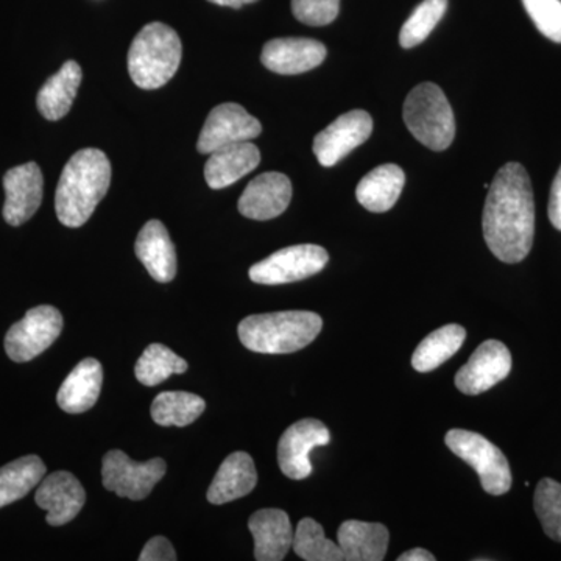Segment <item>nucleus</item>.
<instances>
[{"mask_svg": "<svg viewBox=\"0 0 561 561\" xmlns=\"http://www.w3.org/2000/svg\"><path fill=\"white\" fill-rule=\"evenodd\" d=\"M257 483L256 467L247 453H232L220 465L208 490V501L214 505L241 500L250 494Z\"/></svg>", "mask_w": 561, "mask_h": 561, "instance_id": "21", "label": "nucleus"}, {"mask_svg": "<svg viewBox=\"0 0 561 561\" xmlns=\"http://www.w3.org/2000/svg\"><path fill=\"white\" fill-rule=\"evenodd\" d=\"M81 83L79 62L66 61L55 76L44 83L36 98L39 113L47 121H60L72 108Z\"/></svg>", "mask_w": 561, "mask_h": 561, "instance_id": "25", "label": "nucleus"}, {"mask_svg": "<svg viewBox=\"0 0 561 561\" xmlns=\"http://www.w3.org/2000/svg\"><path fill=\"white\" fill-rule=\"evenodd\" d=\"M136 256L158 283H171L176 276V253L168 228L160 220L144 225L135 243Z\"/></svg>", "mask_w": 561, "mask_h": 561, "instance_id": "19", "label": "nucleus"}, {"mask_svg": "<svg viewBox=\"0 0 561 561\" xmlns=\"http://www.w3.org/2000/svg\"><path fill=\"white\" fill-rule=\"evenodd\" d=\"M291 11L302 24L323 27L339 16L341 0H291Z\"/></svg>", "mask_w": 561, "mask_h": 561, "instance_id": "34", "label": "nucleus"}, {"mask_svg": "<svg viewBox=\"0 0 561 561\" xmlns=\"http://www.w3.org/2000/svg\"><path fill=\"white\" fill-rule=\"evenodd\" d=\"M206 402L187 391H162L154 398L150 413L160 426L186 427L205 412Z\"/></svg>", "mask_w": 561, "mask_h": 561, "instance_id": "28", "label": "nucleus"}, {"mask_svg": "<svg viewBox=\"0 0 561 561\" xmlns=\"http://www.w3.org/2000/svg\"><path fill=\"white\" fill-rule=\"evenodd\" d=\"M103 370L101 362L81 360L58 390L57 401L62 411L83 413L94 408L101 397Z\"/></svg>", "mask_w": 561, "mask_h": 561, "instance_id": "23", "label": "nucleus"}, {"mask_svg": "<svg viewBox=\"0 0 561 561\" xmlns=\"http://www.w3.org/2000/svg\"><path fill=\"white\" fill-rule=\"evenodd\" d=\"M483 238L491 253L505 264L526 260L534 245L535 202L529 173L508 162L494 176L482 217Z\"/></svg>", "mask_w": 561, "mask_h": 561, "instance_id": "1", "label": "nucleus"}, {"mask_svg": "<svg viewBox=\"0 0 561 561\" xmlns=\"http://www.w3.org/2000/svg\"><path fill=\"white\" fill-rule=\"evenodd\" d=\"M535 513L542 530L551 540L561 542V483L553 479H541L535 490Z\"/></svg>", "mask_w": 561, "mask_h": 561, "instance_id": "32", "label": "nucleus"}, {"mask_svg": "<svg viewBox=\"0 0 561 561\" xmlns=\"http://www.w3.org/2000/svg\"><path fill=\"white\" fill-rule=\"evenodd\" d=\"M404 122L409 131L427 149L443 151L456 136V119L445 92L434 83L413 88L404 103Z\"/></svg>", "mask_w": 561, "mask_h": 561, "instance_id": "5", "label": "nucleus"}, {"mask_svg": "<svg viewBox=\"0 0 561 561\" xmlns=\"http://www.w3.org/2000/svg\"><path fill=\"white\" fill-rule=\"evenodd\" d=\"M181 55L183 47L179 33L162 22L147 24L128 50V72L133 83L142 90L164 87L179 70Z\"/></svg>", "mask_w": 561, "mask_h": 561, "instance_id": "4", "label": "nucleus"}, {"mask_svg": "<svg viewBox=\"0 0 561 561\" xmlns=\"http://www.w3.org/2000/svg\"><path fill=\"white\" fill-rule=\"evenodd\" d=\"M261 151L254 144L238 142L213 151L205 165V179L210 190H225L249 175L260 165Z\"/></svg>", "mask_w": 561, "mask_h": 561, "instance_id": "20", "label": "nucleus"}, {"mask_svg": "<svg viewBox=\"0 0 561 561\" xmlns=\"http://www.w3.org/2000/svg\"><path fill=\"white\" fill-rule=\"evenodd\" d=\"M445 443L457 457L474 468L486 493L502 496L512 489L513 478L507 457L483 435L453 430L446 434Z\"/></svg>", "mask_w": 561, "mask_h": 561, "instance_id": "6", "label": "nucleus"}, {"mask_svg": "<svg viewBox=\"0 0 561 561\" xmlns=\"http://www.w3.org/2000/svg\"><path fill=\"white\" fill-rule=\"evenodd\" d=\"M331 442L328 427L319 420L306 419L291 424L284 432L278 445V463L280 471L294 481H302L312 474L309 460L317 446H327Z\"/></svg>", "mask_w": 561, "mask_h": 561, "instance_id": "11", "label": "nucleus"}, {"mask_svg": "<svg viewBox=\"0 0 561 561\" xmlns=\"http://www.w3.org/2000/svg\"><path fill=\"white\" fill-rule=\"evenodd\" d=\"M5 205L3 219L11 227H20L31 220L43 202L44 179L36 162L18 165L3 176Z\"/></svg>", "mask_w": 561, "mask_h": 561, "instance_id": "14", "label": "nucleus"}, {"mask_svg": "<svg viewBox=\"0 0 561 561\" xmlns=\"http://www.w3.org/2000/svg\"><path fill=\"white\" fill-rule=\"evenodd\" d=\"M62 316L54 306H38L14 323L5 335V351L11 360L28 362L50 348L60 337Z\"/></svg>", "mask_w": 561, "mask_h": 561, "instance_id": "9", "label": "nucleus"}, {"mask_svg": "<svg viewBox=\"0 0 561 561\" xmlns=\"http://www.w3.org/2000/svg\"><path fill=\"white\" fill-rule=\"evenodd\" d=\"M448 10V0H423L402 25L400 44L412 49L426 41Z\"/></svg>", "mask_w": 561, "mask_h": 561, "instance_id": "31", "label": "nucleus"}, {"mask_svg": "<svg viewBox=\"0 0 561 561\" xmlns=\"http://www.w3.org/2000/svg\"><path fill=\"white\" fill-rule=\"evenodd\" d=\"M249 529L254 538V559L257 561L286 559L295 535L286 512L279 508H262L251 515Z\"/></svg>", "mask_w": 561, "mask_h": 561, "instance_id": "18", "label": "nucleus"}, {"mask_svg": "<svg viewBox=\"0 0 561 561\" xmlns=\"http://www.w3.org/2000/svg\"><path fill=\"white\" fill-rule=\"evenodd\" d=\"M262 133L261 122L238 103H221L210 111L198 138L197 150L210 154L221 147L245 142Z\"/></svg>", "mask_w": 561, "mask_h": 561, "instance_id": "10", "label": "nucleus"}, {"mask_svg": "<svg viewBox=\"0 0 561 561\" xmlns=\"http://www.w3.org/2000/svg\"><path fill=\"white\" fill-rule=\"evenodd\" d=\"M111 184V164L98 149L73 153L58 181L55 210L65 227L80 228L91 219Z\"/></svg>", "mask_w": 561, "mask_h": 561, "instance_id": "2", "label": "nucleus"}, {"mask_svg": "<svg viewBox=\"0 0 561 561\" xmlns=\"http://www.w3.org/2000/svg\"><path fill=\"white\" fill-rule=\"evenodd\" d=\"M323 320L319 313L286 311L250 316L239 323L242 345L254 353H297L319 337Z\"/></svg>", "mask_w": 561, "mask_h": 561, "instance_id": "3", "label": "nucleus"}, {"mask_svg": "<svg viewBox=\"0 0 561 561\" xmlns=\"http://www.w3.org/2000/svg\"><path fill=\"white\" fill-rule=\"evenodd\" d=\"M404 184L405 175L400 165H379L357 184V202L371 213H387L400 198Z\"/></svg>", "mask_w": 561, "mask_h": 561, "instance_id": "24", "label": "nucleus"}, {"mask_svg": "<svg viewBox=\"0 0 561 561\" xmlns=\"http://www.w3.org/2000/svg\"><path fill=\"white\" fill-rule=\"evenodd\" d=\"M371 131L373 119L367 111H350L316 136L313 153L321 165L332 168L370 138Z\"/></svg>", "mask_w": 561, "mask_h": 561, "instance_id": "12", "label": "nucleus"}, {"mask_svg": "<svg viewBox=\"0 0 561 561\" xmlns=\"http://www.w3.org/2000/svg\"><path fill=\"white\" fill-rule=\"evenodd\" d=\"M291 183L289 176L267 172L250 181L239 198V213L251 220H272L289 208Z\"/></svg>", "mask_w": 561, "mask_h": 561, "instance_id": "16", "label": "nucleus"}, {"mask_svg": "<svg viewBox=\"0 0 561 561\" xmlns=\"http://www.w3.org/2000/svg\"><path fill=\"white\" fill-rule=\"evenodd\" d=\"M512 354L500 341L483 342L470 360L457 371L456 387L465 394L485 393L504 381L512 371Z\"/></svg>", "mask_w": 561, "mask_h": 561, "instance_id": "13", "label": "nucleus"}, {"mask_svg": "<svg viewBox=\"0 0 561 561\" xmlns=\"http://www.w3.org/2000/svg\"><path fill=\"white\" fill-rule=\"evenodd\" d=\"M46 470L38 456H25L0 468V508L27 496L43 481Z\"/></svg>", "mask_w": 561, "mask_h": 561, "instance_id": "27", "label": "nucleus"}, {"mask_svg": "<svg viewBox=\"0 0 561 561\" xmlns=\"http://www.w3.org/2000/svg\"><path fill=\"white\" fill-rule=\"evenodd\" d=\"M186 371L187 362L161 343H153L144 351L135 367L136 379L147 387L158 386L172 375H183Z\"/></svg>", "mask_w": 561, "mask_h": 561, "instance_id": "29", "label": "nucleus"}, {"mask_svg": "<svg viewBox=\"0 0 561 561\" xmlns=\"http://www.w3.org/2000/svg\"><path fill=\"white\" fill-rule=\"evenodd\" d=\"M327 58V47L311 38H278L268 41L261 61L272 72L297 76L316 69Z\"/></svg>", "mask_w": 561, "mask_h": 561, "instance_id": "17", "label": "nucleus"}, {"mask_svg": "<svg viewBox=\"0 0 561 561\" xmlns=\"http://www.w3.org/2000/svg\"><path fill=\"white\" fill-rule=\"evenodd\" d=\"M549 220L553 228L561 231V168L557 172L551 187V197H549Z\"/></svg>", "mask_w": 561, "mask_h": 561, "instance_id": "36", "label": "nucleus"}, {"mask_svg": "<svg viewBox=\"0 0 561 561\" xmlns=\"http://www.w3.org/2000/svg\"><path fill=\"white\" fill-rule=\"evenodd\" d=\"M435 557L432 556L426 549L415 548L411 551L402 553L398 557V561H434Z\"/></svg>", "mask_w": 561, "mask_h": 561, "instance_id": "37", "label": "nucleus"}, {"mask_svg": "<svg viewBox=\"0 0 561 561\" xmlns=\"http://www.w3.org/2000/svg\"><path fill=\"white\" fill-rule=\"evenodd\" d=\"M39 508L47 512V524L65 526L77 518L87 502V491L68 471L51 472L39 482L35 496Z\"/></svg>", "mask_w": 561, "mask_h": 561, "instance_id": "15", "label": "nucleus"}, {"mask_svg": "<svg viewBox=\"0 0 561 561\" xmlns=\"http://www.w3.org/2000/svg\"><path fill=\"white\" fill-rule=\"evenodd\" d=\"M523 5L546 38L561 43V0H523Z\"/></svg>", "mask_w": 561, "mask_h": 561, "instance_id": "33", "label": "nucleus"}, {"mask_svg": "<svg viewBox=\"0 0 561 561\" xmlns=\"http://www.w3.org/2000/svg\"><path fill=\"white\" fill-rule=\"evenodd\" d=\"M330 261V254L320 245L305 243V245L287 247L257 262L250 268V279L264 286H278V284L295 283L311 278L323 271Z\"/></svg>", "mask_w": 561, "mask_h": 561, "instance_id": "8", "label": "nucleus"}, {"mask_svg": "<svg viewBox=\"0 0 561 561\" xmlns=\"http://www.w3.org/2000/svg\"><path fill=\"white\" fill-rule=\"evenodd\" d=\"M208 2L220 7H231V9H242L243 5L257 2V0H208Z\"/></svg>", "mask_w": 561, "mask_h": 561, "instance_id": "38", "label": "nucleus"}, {"mask_svg": "<svg viewBox=\"0 0 561 561\" xmlns=\"http://www.w3.org/2000/svg\"><path fill=\"white\" fill-rule=\"evenodd\" d=\"M291 548L300 559L306 561L345 560L339 542L328 540L324 537L323 527L312 518H305L298 523Z\"/></svg>", "mask_w": 561, "mask_h": 561, "instance_id": "30", "label": "nucleus"}, {"mask_svg": "<svg viewBox=\"0 0 561 561\" xmlns=\"http://www.w3.org/2000/svg\"><path fill=\"white\" fill-rule=\"evenodd\" d=\"M337 540L346 561H381L386 559L390 535L383 524L350 519L339 529Z\"/></svg>", "mask_w": 561, "mask_h": 561, "instance_id": "22", "label": "nucleus"}, {"mask_svg": "<svg viewBox=\"0 0 561 561\" xmlns=\"http://www.w3.org/2000/svg\"><path fill=\"white\" fill-rule=\"evenodd\" d=\"M465 339L467 331L460 324H446L432 331L413 353L412 367L420 373L435 370L451 359L463 345Z\"/></svg>", "mask_w": 561, "mask_h": 561, "instance_id": "26", "label": "nucleus"}, {"mask_svg": "<svg viewBox=\"0 0 561 561\" xmlns=\"http://www.w3.org/2000/svg\"><path fill=\"white\" fill-rule=\"evenodd\" d=\"M140 561H175L176 552L172 542L164 537L151 538L139 556Z\"/></svg>", "mask_w": 561, "mask_h": 561, "instance_id": "35", "label": "nucleus"}, {"mask_svg": "<svg viewBox=\"0 0 561 561\" xmlns=\"http://www.w3.org/2000/svg\"><path fill=\"white\" fill-rule=\"evenodd\" d=\"M168 465L162 459L133 461L119 449L106 453L102 461V482L106 490L131 501H142L164 478Z\"/></svg>", "mask_w": 561, "mask_h": 561, "instance_id": "7", "label": "nucleus"}]
</instances>
